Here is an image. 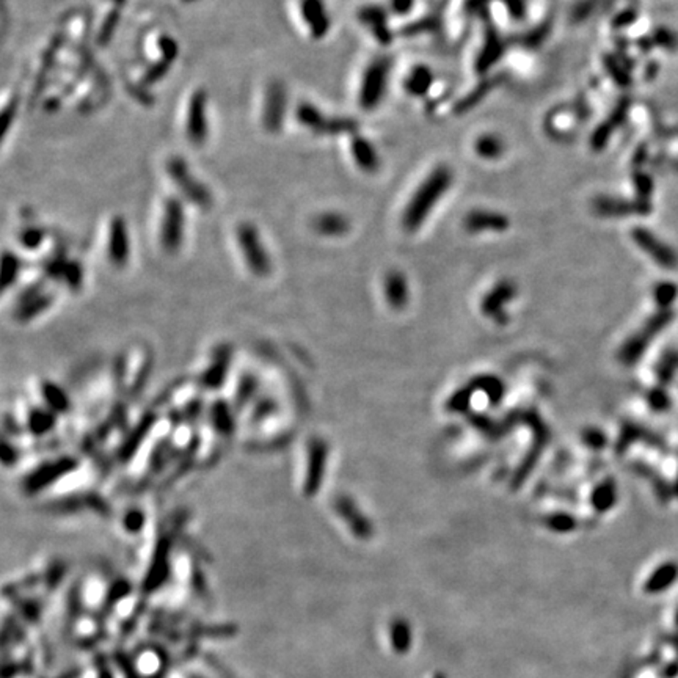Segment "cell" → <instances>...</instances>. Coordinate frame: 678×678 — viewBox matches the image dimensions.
Instances as JSON below:
<instances>
[{
    "instance_id": "1",
    "label": "cell",
    "mask_w": 678,
    "mask_h": 678,
    "mask_svg": "<svg viewBox=\"0 0 678 678\" xmlns=\"http://www.w3.org/2000/svg\"><path fill=\"white\" fill-rule=\"evenodd\" d=\"M452 181V174L446 167H438L433 170L429 178L419 185L413 198L408 203L404 214V226L408 231L418 230L419 225L433 209L438 198L446 193Z\"/></svg>"
},
{
    "instance_id": "2",
    "label": "cell",
    "mask_w": 678,
    "mask_h": 678,
    "mask_svg": "<svg viewBox=\"0 0 678 678\" xmlns=\"http://www.w3.org/2000/svg\"><path fill=\"white\" fill-rule=\"evenodd\" d=\"M167 174L171 183L178 187L179 193L189 201L190 204L200 209H209L212 206V193L201 181L192 173L189 164L181 156H171L167 160Z\"/></svg>"
},
{
    "instance_id": "3",
    "label": "cell",
    "mask_w": 678,
    "mask_h": 678,
    "mask_svg": "<svg viewBox=\"0 0 678 678\" xmlns=\"http://www.w3.org/2000/svg\"><path fill=\"white\" fill-rule=\"evenodd\" d=\"M236 244L240 248V254L248 270L256 277H266L272 270V261L268 256L267 248L261 240L256 226L248 221H242L236 226Z\"/></svg>"
},
{
    "instance_id": "4",
    "label": "cell",
    "mask_w": 678,
    "mask_h": 678,
    "mask_svg": "<svg viewBox=\"0 0 678 678\" xmlns=\"http://www.w3.org/2000/svg\"><path fill=\"white\" fill-rule=\"evenodd\" d=\"M184 226L183 201L176 197H169L162 206L159 225V242L167 253H178L184 242Z\"/></svg>"
},
{
    "instance_id": "5",
    "label": "cell",
    "mask_w": 678,
    "mask_h": 678,
    "mask_svg": "<svg viewBox=\"0 0 678 678\" xmlns=\"http://www.w3.org/2000/svg\"><path fill=\"white\" fill-rule=\"evenodd\" d=\"M295 117L299 123L304 124L306 129L313 131L319 136H337V133H348L357 131V123L351 118H334L325 117L318 107L308 103L299 104L295 109Z\"/></svg>"
},
{
    "instance_id": "6",
    "label": "cell",
    "mask_w": 678,
    "mask_h": 678,
    "mask_svg": "<svg viewBox=\"0 0 678 678\" xmlns=\"http://www.w3.org/2000/svg\"><path fill=\"white\" fill-rule=\"evenodd\" d=\"M187 140L193 146H203L209 137V119H207V93L200 89L195 90L185 109L184 123Z\"/></svg>"
},
{
    "instance_id": "7",
    "label": "cell",
    "mask_w": 678,
    "mask_h": 678,
    "mask_svg": "<svg viewBox=\"0 0 678 678\" xmlns=\"http://www.w3.org/2000/svg\"><path fill=\"white\" fill-rule=\"evenodd\" d=\"M287 109V90L281 80H272L268 82L264 91L263 112H261V123L263 127L270 133L281 131L285 123Z\"/></svg>"
},
{
    "instance_id": "8",
    "label": "cell",
    "mask_w": 678,
    "mask_h": 678,
    "mask_svg": "<svg viewBox=\"0 0 678 678\" xmlns=\"http://www.w3.org/2000/svg\"><path fill=\"white\" fill-rule=\"evenodd\" d=\"M391 68L388 58H377L367 66L360 89V104L363 109L371 110L380 104L386 89L388 72Z\"/></svg>"
},
{
    "instance_id": "9",
    "label": "cell",
    "mask_w": 678,
    "mask_h": 678,
    "mask_svg": "<svg viewBox=\"0 0 678 678\" xmlns=\"http://www.w3.org/2000/svg\"><path fill=\"white\" fill-rule=\"evenodd\" d=\"M107 254L113 266L124 267L131 256L129 230L123 217H113L107 231Z\"/></svg>"
},
{
    "instance_id": "10",
    "label": "cell",
    "mask_w": 678,
    "mask_h": 678,
    "mask_svg": "<svg viewBox=\"0 0 678 678\" xmlns=\"http://www.w3.org/2000/svg\"><path fill=\"white\" fill-rule=\"evenodd\" d=\"M299 11L313 38L320 39L330 32L332 21L324 0H299Z\"/></svg>"
},
{
    "instance_id": "11",
    "label": "cell",
    "mask_w": 678,
    "mask_h": 678,
    "mask_svg": "<svg viewBox=\"0 0 678 678\" xmlns=\"http://www.w3.org/2000/svg\"><path fill=\"white\" fill-rule=\"evenodd\" d=\"M515 286L510 283V281H501V283L496 285L484 297L482 311H484L488 318L495 319L498 324H504L507 320L504 306L515 297Z\"/></svg>"
},
{
    "instance_id": "12",
    "label": "cell",
    "mask_w": 678,
    "mask_h": 678,
    "mask_svg": "<svg viewBox=\"0 0 678 678\" xmlns=\"http://www.w3.org/2000/svg\"><path fill=\"white\" fill-rule=\"evenodd\" d=\"M325 460H327L325 443L319 438L313 440L310 449H308V469H306V484H305L306 493L313 495L318 492V488L322 482V476H324Z\"/></svg>"
},
{
    "instance_id": "13",
    "label": "cell",
    "mask_w": 678,
    "mask_h": 678,
    "mask_svg": "<svg viewBox=\"0 0 678 678\" xmlns=\"http://www.w3.org/2000/svg\"><path fill=\"white\" fill-rule=\"evenodd\" d=\"M633 239H634V242L639 245L641 248H644L646 253H648L650 256H652L660 266L667 267V268L675 266V263H677L675 254L670 252L666 245L661 244L652 233H648L646 230H634L633 231Z\"/></svg>"
},
{
    "instance_id": "14",
    "label": "cell",
    "mask_w": 678,
    "mask_h": 678,
    "mask_svg": "<svg viewBox=\"0 0 678 678\" xmlns=\"http://www.w3.org/2000/svg\"><path fill=\"white\" fill-rule=\"evenodd\" d=\"M465 228L471 233H500L506 231L509 228V219L498 212L473 211L469 212L465 219Z\"/></svg>"
},
{
    "instance_id": "15",
    "label": "cell",
    "mask_w": 678,
    "mask_h": 678,
    "mask_svg": "<svg viewBox=\"0 0 678 678\" xmlns=\"http://www.w3.org/2000/svg\"><path fill=\"white\" fill-rule=\"evenodd\" d=\"M334 507H337V512L342 516V519L346 520V523L348 526H351V529H353L355 534L360 535V537H367L369 534L372 533L371 521L366 519L363 512H361V510L357 507V504H355L352 500H348V498H346V496H342V498L337 500V504H334Z\"/></svg>"
},
{
    "instance_id": "16",
    "label": "cell",
    "mask_w": 678,
    "mask_h": 678,
    "mask_svg": "<svg viewBox=\"0 0 678 678\" xmlns=\"http://www.w3.org/2000/svg\"><path fill=\"white\" fill-rule=\"evenodd\" d=\"M667 320V318L664 314H661L660 318L655 319L650 322V324L646 327V330H644L642 333L639 334H636V337L633 339H630L625 346H623L622 348V352H620V358L623 363H633V361H636L637 358H639V355L642 353L644 348H646L647 346V342H648V338L652 337V334H655L658 330H660L661 325L664 324V322Z\"/></svg>"
},
{
    "instance_id": "17",
    "label": "cell",
    "mask_w": 678,
    "mask_h": 678,
    "mask_svg": "<svg viewBox=\"0 0 678 678\" xmlns=\"http://www.w3.org/2000/svg\"><path fill=\"white\" fill-rule=\"evenodd\" d=\"M385 297L394 310H404L408 304V285L400 272L388 273L385 280Z\"/></svg>"
},
{
    "instance_id": "18",
    "label": "cell",
    "mask_w": 678,
    "mask_h": 678,
    "mask_svg": "<svg viewBox=\"0 0 678 678\" xmlns=\"http://www.w3.org/2000/svg\"><path fill=\"white\" fill-rule=\"evenodd\" d=\"M360 21L371 29L375 39H379L382 44L391 43V32L386 25V15L379 6H367V8L361 10Z\"/></svg>"
},
{
    "instance_id": "19",
    "label": "cell",
    "mask_w": 678,
    "mask_h": 678,
    "mask_svg": "<svg viewBox=\"0 0 678 678\" xmlns=\"http://www.w3.org/2000/svg\"><path fill=\"white\" fill-rule=\"evenodd\" d=\"M313 228L314 231H318L322 236L338 237L344 236L348 231V228H351V223H348V220L344 216H341L338 212H324L313 220Z\"/></svg>"
},
{
    "instance_id": "20",
    "label": "cell",
    "mask_w": 678,
    "mask_h": 678,
    "mask_svg": "<svg viewBox=\"0 0 678 678\" xmlns=\"http://www.w3.org/2000/svg\"><path fill=\"white\" fill-rule=\"evenodd\" d=\"M352 156L355 162L365 171H375L379 169V156L374 146L363 137H353L352 140Z\"/></svg>"
},
{
    "instance_id": "21",
    "label": "cell",
    "mask_w": 678,
    "mask_h": 678,
    "mask_svg": "<svg viewBox=\"0 0 678 678\" xmlns=\"http://www.w3.org/2000/svg\"><path fill=\"white\" fill-rule=\"evenodd\" d=\"M594 207L600 216H605V217H622V216H630L631 212H644L642 204L625 203V201H619L613 198H599L594 203Z\"/></svg>"
},
{
    "instance_id": "22",
    "label": "cell",
    "mask_w": 678,
    "mask_h": 678,
    "mask_svg": "<svg viewBox=\"0 0 678 678\" xmlns=\"http://www.w3.org/2000/svg\"><path fill=\"white\" fill-rule=\"evenodd\" d=\"M615 500L617 490L613 481H605L601 482L600 485H596L592 493V498H590L592 506L595 507V510H599V512H606V510L615 504Z\"/></svg>"
},
{
    "instance_id": "23",
    "label": "cell",
    "mask_w": 678,
    "mask_h": 678,
    "mask_svg": "<svg viewBox=\"0 0 678 678\" xmlns=\"http://www.w3.org/2000/svg\"><path fill=\"white\" fill-rule=\"evenodd\" d=\"M432 82H433V76H432L431 70L424 68V66H418V68H415L412 71L410 77L407 79L405 86H407V91L410 93V95L422 96V95H426L429 89H431Z\"/></svg>"
},
{
    "instance_id": "24",
    "label": "cell",
    "mask_w": 678,
    "mask_h": 678,
    "mask_svg": "<svg viewBox=\"0 0 678 678\" xmlns=\"http://www.w3.org/2000/svg\"><path fill=\"white\" fill-rule=\"evenodd\" d=\"M678 575V567L675 563H666L661 568L656 570V573L647 582L648 592H661L664 587L672 584Z\"/></svg>"
},
{
    "instance_id": "25",
    "label": "cell",
    "mask_w": 678,
    "mask_h": 678,
    "mask_svg": "<svg viewBox=\"0 0 678 678\" xmlns=\"http://www.w3.org/2000/svg\"><path fill=\"white\" fill-rule=\"evenodd\" d=\"M476 152L484 159H496L504 152V143L496 136H482L474 145Z\"/></svg>"
},
{
    "instance_id": "26",
    "label": "cell",
    "mask_w": 678,
    "mask_h": 678,
    "mask_svg": "<svg viewBox=\"0 0 678 678\" xmlns=\"http://www.w3.org/2000/svg\"><path fill=\"white\" fill-rule=\"evenodd\" d=\"M474 388H479L481 391H484L493 404H498L500 399L502 398V394H504V385H502L498 379L493 377V375L492 377L478 379L474 384Z\"/></svg>"
},
{
    "instance_id": "27",
    "label": "cell",
    "mask_w": 678,
    "mask_h": 678,
    "mask_svg": "<svg viewBox=\"0 0 678 678\" xmlns=\"http://www.w3.org/2000/svg\"><path fill=\"white\" fill-rule=\"evenodd\" d=\"M501 52H502V46L498 41V38L492 37V39H488V43L484 48V52H482L479 57V63H478L479 70L485 71L487 68H490L495 60L501 56Z\"/></svg>"
},
{
    "instance_id": "28",
    "label": "cell",
    "mask_w": 678,
    "mask_h": 678,
    "mask_svg": "<svg viewBox=\"0 0 678 678\" xmlns=\"http://www.w3.org/2000/svg\"><path fill=\"white\" fill-rule=\"evenodd\" d=\"M547 525H548L549 529H553V531L568 533L575 528V520H573L572 515L559 512V514L549 515L547 519Z\"/></svg>"
},
{
    "instance_id": "29",
    "label": "cell",
    "mask_w": 678,
    "mask_h": 678,
    "mask_svg": "<svg viewBox=\"0 0 678 678\" xmlns=\"http://www.w3.org/2000/svg\"><path fill=\"white\" fill-rule=\"evenodd\" d=\"M471 391L473 388H463L459 393H455L451 399H449L448 408L452 412H463L467 410L469 405V399H471Z\"/></svg>"
},
{
    "instance_id": "30",
    "label": "cell",
    "mask_w": 678,
    "mask_h": 678,
    "mask_svg": "<svg viewBox=\"0 0 678 678\" xmlns=\"http://www.w3.org/2000/svg\"><path fill=\"white\" fill-rule=\"evenodd\" d=\"M19 264L21 263H19L16 256H13V254H8V253L5 254L4 258V286L5 287L8 285V281L16 280L19 272Z\"/></svg>"
},
{
    "instance_id": "31",
    "label": "cell",
    "mask_w": 678,
    "mask_h": 678,
    "mask_svg": "<svg viewBox=\"0 0 678 678\" xmlns=\"http://www.w3.org/2000/svg\"><path fill=\"white\" fill-rule=\"evenodd\" d=\"M43 242V233L38 228H27L21 234V244L27 248H37Z\"/></svg>"
},
{
    "instance_id": "32",
    "label": "cell",
    "mask_w": 678,
    "mask_h": 678,
    "mask_svg": "<svg viewBox=\"0 0 678 678\" xmlns=\"http://www.w3.org/2000/svg\"><path fill=\"white\" fill-rule=\"evenodd\" d=\"M582 438L587 446L594 449H600L601 446H605L606 443V436L603 435V432H600L599 429H587V431L582 433Z\"/></svg>"
},
{
    "instance_id": "33",
    "label": "cell",
    "mask_w": 678,
    "mask_h": 678,
    "mask_svg": "<svg viewBox=\"0 0 678 678\" xmlns=\"http://www.w3.org/2000/svg\"><path fill=\"white\" fill-rule=\"evenodd\" d=\"M675 295V287L670 285H661L656 287V299L660 304H669Z\"/></svg>"
},
{
    "instance_id": "34",
    "label": "cell",
    "mask_w": 678,
    "mask_h": 678,
    "mask_svg": "<svg viewBox=\"0 0 678 678\" xmlns=\"http://www.w3.org/2000/svg\"><path fill=\"white\" fill-rule=\"evenodd\" d=\"M413 5V0H393V8L398 15H405L407 11H410Z\"/></svg>"
}]
</instances>
